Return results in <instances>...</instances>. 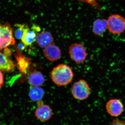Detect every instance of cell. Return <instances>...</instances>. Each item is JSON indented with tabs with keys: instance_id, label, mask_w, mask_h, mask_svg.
I'll return each mask as SVG.
<instances>
[{
	"instance_id": "cell-1",
	"label": "cell",
	"mask_w": 125,
	"mask_h": 125,
	"mask_svg": "<svg viewBox=\"0 0 125 125\" xmlns=\"http://www.w3.org/2000/svg\"><path fill=\"white\" fill-rule=\"evenodd\" d=\"M74 77V74L69 66L61 64L54 67L51 73L53 83L59 86H65L70 83Z\"/></svg>"
},
{
	"instance_id": "cell-2",
	"label": "cell",
	"mask_w": 125,
	"mask_h": 125,
	"mask_svg": "<svg viewBox=\"0 0 125 125\" xmlns=\"http://www.w3.org/2000/svg\"><path fill=\"white\" fill-rule=\"evenodd\" d=\"M15 43L13 30L10 25L8 23L0 24V51Z\"/></svg>"
},
{
	"instance_id": "cell-3",
	"label": "cell",
	"mask_w": 125,
	"mask_h": 125,
	"mask_svg": "<svg viewBox=\"0 0 125 125\" xmlns=\"http://www.w3.org/2000/svg\"><path fill=\"white\" fill-rule=\"evenodd\" d=\"M71 91L74 98L79 101H83L88 97L90 94V89L87 82L81 79L74 84Z\"/></svg>"
},
{
	"instance_id": "cell-4",
	"label": "cell",
	"mask_w": 125,
	"mask_h": 125,
	"mask_svg": "<svg viewBox=\"0 0 125 125\" xmlns=\"http://www.w3.org/2000/svg\"><path fill=\"white\" fill-rule=\"evenodd\" d=\"M107 28L109 31L114 34H120L125 30V19L120 15H112L107 20Z\"/></svg>"
},
{
	"instance_id": "cell-5",
	"label": "cell",
	"mask_w": 125,
	"mask_h": 125,
	"mask_svg": "<svg viewBox=\"0 0 125 125\" xmlns=\"http://www.w3.org/2000/svg\"><path fill=\"white\" fill-rule=\"evenodd\" d=\"M37 103L38 106L34 112L36 118L43 122L49 121L53 115L51 107L49 105L44 104L42 101H39Z\"/></svg>"
},
{
	"instance_id": "cell-6",
	"label": "cell",
	"mask_w": 125,
	"mask_h": 125,
	"mask_svg": "<svg viewBox=\"0 0 125 125\" xmlns=\"http://www.w3.org/2000/svg\"><path fill=\"white\" fill-rule=\"evenodd\" d=\"M69 52L72 59L76 63H82L86 60V49L81 44L73 43L70 46Z\"/></svg>"
},
{
	"instance_id": "cell-7",
	"label": "cell",
	"mask_w": 125,
	"mask_h": 125,
	"mask_svg": "<svg viewBox=\"0 0 125 125\" xmlns=\"http://www.w3.org/2000/svg\"><path fill=\"white\" fill-rule=\"evenodd\" d=\"M108 113L112 116H119L122 113L124 106L120 100L113 99L109 100L106 105Z\"/></svg>"
},
{
	"instance_id": "cell-8",
	"label": "cell",
	"mask_w": 125,
	"mask_h": 125,
	"mask_svg": "<svg viewBox=\"0 0 125 125\" xmlns=\"http://www.w3.org/2000/svg\"><path fill=\"white\" fill-rule=\"evenodd\" d=\"M10 55L4 52H0V70L6 72H12L15 70L16 65L10 58Z\"/></svg>"
},
{
	"instance_id": "cell-9",
	"label": "cell",
	"mask_w": 125,
	"mask_h": 125,
	"mask_svg": "<svg viewBox=\"0 0 125 125\" xmlns=\"http://www.w3.org/2000/svg\"><path fill=\"white\" fill-rule=\"evenodd\" d=\"M43 53L45 57L51 62L57 60L61 56V52L59 47L52 44L45 48Z\"/></svg>"
},
{
	"instance_id": "cell-10",
	"label": "cell",
	"mask_w": 125,
	"mask_h": 125,
	"mask_svg": "<svg viewBox=\"0 0 125 125\" xmlns=\"http://www.w3.org/2000/svg\"><path fill=\"white\" fill-rule=\"evenodd\" d=\"M38 32L32 25L31 29L26 26L21 39L22 42L26 46L32 45L36 40L37 37L36 33Z\"/></svg>"
},
{
	"instance_id": "cell-11",
	"label": "cell",
	"mask_w": 125,
	"mask_h": 125,
	"mask_svg": "<svg viewBox=\"0 0 125 125\" xmlns=\"http://www.w3.org/2000/svg\"><path fill=\"white\" fill-rule=\"evenodd\" d=\"M37 43L41 48H45L52 45L54 42V38L51 34L46 31H43L37 35Z\"/></svg>"
},
{
	"instance_id": "cell-12",
	"label": "cell",
	"mask_w": 125,
	"mask_h": 125,
	"mask_svg": "<svg viewBox=\"0 0 125 125\" xmlns=\"http://www.w3.org/2000/svg\"><path fill=\"white\" fill-rule=\"evenodd\" d=\"M28 81L31 86L39 87L45 83V79L40 72L34 71L29 75Z\"/></svg>"
},
{
	"instance_id": "cell-13",
	"label": "cell",
	"mask_w": 125,
	"mask_h": 125,
	"mask_svg": "<svg viewBox=\"0 0 125 125\" xmlns=\"http://www.w3.org/2000/svg\"><path fill=\"white\" fill-rule=\"evenodd\" d=\"M107 28V20L104 19H98L94 22L92 30L94 34L100 36L104 33Z\"/></svg>"
},
{
	"instance_id": "cell-14",
	"label": "cell",
	"mask_w": 125,
	"mask_h": 125,
	"mask_svg": "<svg viewBox=\"0 0 125 125\" xmlns=\"http://www.w3.org/2000/svg\"><path fill=\"white\" fill-rule=\"evenodd\" d=\"M44 95V90L40 87L32 86L30 89L29 96L31 101L33 102L42 101Z\"/></svg>"
},
{
	"instance_id": "cell-15",
	"label": "cell",
	"mask_w": 125,
	"mask_h": 125,
	"mask_svg": "<svg viewBox=\"0 0 125 125\" xmlns=\"http://www.w3.org/2000/svg\"><path fill=\"white\" fill-rule=\"evenodd\" d=\"M26 25L24 24H17L15 25L16 29L15 31V36L18 39H21L23 34L24 30Z\"/></svg>"
},
{
	"instance_id": "cell-16",
	"label": "cell",
	"mask_w": 125,
	"mask_h": 125,
	"mask_svg": "<svg viewBox=\"0 0 125 125\" xmlns=\"http://www.w3.org/2000/svg\"><path fill=\"white\" fill-rule=\"evenodd\" d=\"M110 125H125V121L116 119L112 121Z\"/></svg>"
},
{
	"instance_id": "cell-17",
	"label": "cell",
	"mask_w": 125,
	"mask_h": 125,
	"mask_svg": "<svg viewBox=\"0 0 125 125\" xmlns=\"http://www.w3.org/2000/svg\"><path fill=\"white\" fill-rule=\"evenodd\" d=\"M4 76L1 70H0V89L1 88L2 85L4 84Z\"/></svg>"
},
{
	"instance_id": "cell-18",
	"label": "cell",
	"mask_w": 125,
	"mask_h": 125,
	"mask_svg": "<svg viewBox=\"0 0 125 125\" xmlns=\"http://www.w3.org/2000/svg\"><path fill=\"white\" fill-rule=\"evenodd\" d=\"M26 45H24L23 43H20L18 45V49L19 50H23L25 48Z\"/></svg>"
}]
</instances>
